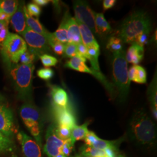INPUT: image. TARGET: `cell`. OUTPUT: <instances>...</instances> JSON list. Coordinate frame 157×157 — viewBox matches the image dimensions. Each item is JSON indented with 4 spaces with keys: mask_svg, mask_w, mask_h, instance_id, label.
<instances>
[{
    "mask_svg": "<svg viewBox=\"0 0 157 157\" xmlns=\"http://www.w3.org/2000/svg\"><path fill=\"white\" fill-rule=\"evenodd\" d=\"M51 113L54 119V123L57 126H66L70 129L77 124V119L72 106L67 108H60L51 106Z\"/></svg>",
    "mask_w": 157,
    "mask_h": 157,
    "instance_id": "cell-10",
    "label": "cell"
},
{
    "mask_svg": "<svg viewBox=\"0 0 157 157\" xmlns=\"http://www.w3.org/2000/svg\"><path fill=\"white\" fill-rule=\"evenodd\" d=\"M19 113L23 123L42 149L43 118L39 109L32 101H27L20 108Z\"/></svg>",
    "mask_w": 157,
    "mask_h": 157,
    "instance_id": "cell-5",
    "label": "cell"
},
{
    "mask_svg": "<svg viewBox=\"0 0 157 157\" xmlns=\"http://www.w3.org/2000/svg\"><path fill=\"white\" fill-rule=\"evenodd\" d=\"M79 150V155L84 157H115L118 154L112 150H102L86 144L80 147Z\"/></svg>",
    "mask_w": 157,
    "mask_h": 157,
    "instance_id": "cell-17",
    "label": "cell"
},
{
    "mask_svg": "<svg viewBox=\"0 0 157 157\" xmlns=\"http://www.w3.org/2000/svg\"><path fill=\"white\" fill-rule=\"evenodd\" d=\"M144 55V47L133 43L129 47L126 54V59L127 62L137 65L143 60Z\"/></svg>",
    "mask_w": 157,
    "mask_h": 157,
    "instance_id": "cell-18",
    "label": "cell"
},
{
    "mask_svg": "<svg viewBox=\"0 0 157 157\" xmlns=\"http://www.w3.org/2000/svg\"><path fill=\"white\" fill-rule=\"evenodd\" d=\"M22 35L29 48L35 52L38 56L51 52L50 46L44 36L34 32L28 26Z\"/></svg>",
    "mask_w": 157,
    "mask_h": 157,
    "instance_id": "cell-9",
    "label": "cell"
},
{
    "mask_svg": "<svg viewBox=\"0 0 157 157\" xmlns=\"http://www.w3.org/2000/svg\"><path fill=\"white\" fill-rule=\"evenodd\" d=\"M117 2L116 0H104L103 1V10L107 11L113 8Z\"/></svg>",
    "mask_w": 157,
    "mask_h": 157,
    "instance_id": "cell-40",
    "label": "cell"
},
{
    "mask_svg": "<svg viewBox=\"0 0 157 157\" xmlns=\"http://www.w3.org/2000/svg\"><path fill=\"white\" fill-rule=\"evenodd\" d=\"M37 75L40 78L48 81L53 78L54 72L50 67H44L39 69L37 71Z\"/></svg>",
    "mask_w": 157,
    "mask_h": 157,
    "instance_id": "cell-35",
    "label": "cell"
},
{
    "mask_svg": "<svg viewBox=\"0 0 157 157\" xmlns=\"http://www.w3.org/2000/svg\"><path fill=\"white\" fill-rule=\"evenodd\" d=\"M50 87L52 105L60 108H67L71 105L69 95L65 90L56 85H52Z\"/></svg>",
    "mask_w": 157,
    "mask_h": 157,
    "instance_id": "cell-14",
    "label": "cell"
},
{
    "mask_svg": "<svg viewBox=\"0 0 157 157\" xmlns=\"http://www.w3.org/2000/svg\"><path fill=\"white\" fill-rule=\"evenodd\" d=\"M77 22L78 23L82 43L87 47H95L100 48V45L95 40L93 33L90 29L83 23L78 22Z\"/></svg>",
    "mask_w": 157,
    "mask_h": 157,
    "instance_id": "cell-22",
    "label": "cell"
},
{
    "mask_svg": "<svg viewBox=\"0 0 157 157\" xmlns=\"http://www.w3.org/2000/svg\"><path fill=\"white\" fill-rule=\"evenodd\" d=\"M63 56L67 58H73L78 56L77 44L72 43H67L65 45Z\"/></svg>",
    "mask_w": 157,
    "mask_h": 157,
    "instance_id": "cell-34",
    "label": "cell"
},
{
    "mask_svg": "<svg viewBox=\"0 0 157 157\" xmlns=\"http://www.w3.org/2000/svg\"><path fill=\"white\" fill-rule=\"evenodd\" d=\"M70 17L69 12H65V15L62 18V21L60 23L58 28L56 29V31L53 33V36L55 39L62 43L64 44H66L68 43V38H67V19Z\"/></svg>",
    "mask_w": 157,
    "mask_h": 157,
    "instance_id": "cell-24",
    "label": "cell"
},
{
    "mask_svg": "<svg viewBox=\"0 0 157 157\" xmlns=\"http://www.w3.org/2000/svg\"><path fill=\"white\" fill-rule=\"evenodd\" d=\"M150 33V32H144L140 34L136 38L134 43L137 44V45L143 47L144 45L147 44L148 42Z\"/></svg>",
    "mask_w": 157,
    "mask_h": 157,
    "instance_id": "cell-38",
    "label": "cell"
},
{
    "mask_svg": "<svg viewBox=\"0 0 157 157\" xmlns=\"http://www.w3.org/2000/svg\"><path fill=\"white\" fill-rule=\"evenodd\" d=\"M23 3L19 4L16 12L10 19V22L14 30L17 33L22 34L27 28L26 19L23 11Z\"/></svg>",
    "mask_w": 157,
    "mask_h": 157,
    "instance_id": "cell-15",
    "label": "cell"
},
{
    "mask_svg": "<svg viewBox=\"0 0 157 157\" xmlns=\"http://www.w3.org/2000/svg\"><path fill=\"white\" fill-rule=\"evenodd\" d=\"M86 59L81 56H76L71 58L65 65V67L75 71L92 75L93 71L86 64Z\"/></svg>",
    "mask_w": 157,
    "mask_h": 157,
    "instance_id": "cell-21",
    "label": "cell"
},
{
    "mask_svg": "<svg viewBox=\"0 0 157 157\" xmlns=\"http://www.w3.org/2000/svg\"><path fill=\"white\" fill-rule=\"evenodd\" d=\"M128 136L136 146L151 150L157 144L156 126L144 109L136 110L128 126Z\"/></svg>",
    "mask_w": 157,
    "mask_h": 157,
    "instance_id": "cell-1",
    "label": "cell"
},
{
    "mask_svg": "<svg viewBox=\"0 0 157 157\" xmlns=\"http://www.w3.org/2000/svg\"><path fill=\"white\" fill-rule=\"evenodd\" d=\"M126 157V156H124V155H122V154H118L117 155H116V157Z\"/></svg>",
    "mask_w": 157,
    "mask_h": 157,
    "instance_id": "cell-44",
    "label": "cell"
},
{
    "mask_svg": "<svg viewBox=\"0 0 157 157\" xmlns=\"http://www.w3.org/2000/svg\"><path fill=\"white\" fill-rule=\"evenodd\" d=\"M17 138L21 145L23 157H43L41 148L34 139L22 131L17 133Z\"/></svg>",
    "mask_w": 157,
    "mask_h": 157,
    "instance_id": "cell-12",
    "label": "cell"
},
{
    "mask_svg": "<svg viewBox=\"0 0 157 157\" xmlns=\"http://www.w3.org/2000/svg\"><path fill=\"white\" fill-rule=\"evenodd\" d=\"M96 33L105 36L112 32V28L102 13H95Z\"/></svg>",
    "mask_w": 157,
    "mask_h": 157,
    "instance_id": "cell-23",
    "label": "cell"
},
{
    "mask_svg": "<svg viewBox=\"0 0 157 157\" xmlns=\"http://www.w3.org/2000/svg\"><path fill=\"white\" fill-rule=\"evenodd\" d=\"M123 46V42L118 36H112L108 41L107 48L114 54L124 50Z\"/></svg>",
    "mask_w": 157,
    "mask_h": 157,
    "instance_id": "cell-29",
    "label": "cell"
},
{
    "mask_svg": "<svg viewBox=\"0 0 157 157\" xmlns=\"http://www.w3.org/2000/svg\"><path fill=\"white\" fill-rule=\"evenodd\" d=\"M80 155V157H84V156H82V155Z\"/></svg>",
    "mask_w": 157,
    "mask_h": 157,
    "instance_id": "cell-46",
    "label": "cell"
},
{
    "mask_svg": "<svg viewBox=\"0 0 157 157\" xmlns=\"http://www.w3.org/2000/svg\"><path fill=\"white\" fill-rule=\"evenodd\" d=\"M27 44L21 36L9 32L1 47L3 61L9 69L12 65L17 64L20 56L27 50Z\"/></svg>",
    "mask_w": 157,
    "mask_h": 157,
    "instance_id": "cell-6",
    "label": "cell"
},
{
    "mask_svg": "<svg viewBox=\"0 0 157 157\" xmlns=\"http://www.w3.org/2000/svg\"><path fill=\"white\" fill-rule=\"evenodd\" d=\"M151 22L148 13L143 11L132 12L124 21L118 30V36L124 43L132 44L137 36L151 32Z\"/></svg>",
    "mask_w": 157,
    "mask_h": 157,
    "instance_id": "cell-2",
    "label": "cell"
},
{
    "mask_svg": "<svg viewBox=\"0 0 157 157\" xmlns=\"http://www.w3.org/2000/svg\"><path fill=\"white\" fill-rule=\"evenodd\" d=\"M27 11L28 12L29 15L31 17H39L41 12V10L40 6H37L34 2H30L29 3L26 7Z\"/></svg>",
    "mask_w": 157,
    "mask_h": 157,
    "instance_id": "cell-36",
    "label": "cell"
},
{
    "mask_svg": "<svg viewBox=\"0 0 157 157\" xmlns=\"http://www.w3.org/2000/svg\"><path fill=\"white\" fill-rule=\"evenodd\" d=\"M88 59L90 61L91 69L95 71L100 72V69L98 63V56H100V48L95 47H88Z\"/></svg>",
    "mask_w": 157,
    "mask_h": 157,
    "instance_id": "cell-27",
    "label": "cell"
},
{
    "mask_svg": "<svg viewBox=\"0 0 157 157\" xmlns=\"http://www.w3.org/2000/svg\"><path fill=\"white\" fill-rule=\"evenodd\" d=\"M23 11L26 19V23L29 28L37 33L44 36L45 38H47L50 32L45 29L43 25L40 22L39 20L37 18H34L33 17L29 15L26 10V6H25V5L23 6Z\"/></svg>",
    "mask_w": 157,
    "mask_h": 157,
    "instance_id": "cell-20",
    "label": "cell"
},
{
    "mask_svg": "<svg viewBox=\"0 0 157 157\" xmlns=\"http://www.w3.org/2000/svg\"><path fill=\"white\" fill-rule=\"evenodd\" d=\"M77 49L78 56L83 57L86 59H88L89 55L87 52V48L86 45H84L82 43H80L77 45Z\"/></svg>",
    "mask_w": 157,
    "mask_h": 157,
    "instance_id": "cell-39",
    "label": "cell"
},
{
    "mask_svg": "<svg viewBox=\"0 0 157 157\" xmlns=\"http://www.w3.org/2000/svg\"><path fill=\"white\" fill-rule=\"evenodd\" d=\"M45 143L43 151L48 157H67L63 152L64 145L67 140L61 139L56 133L55 125L49 126L45 134Z\"/></svg>",
    "mask_w": 157,
    "mask_h": 157,
    "instance_id": "cell-7",
    "label": "cell"
},
{
    "mask_svg": "<svg viewBox=\"0 0 157 157\" xmlns=\"http://www.w3.org/2000/svg\"><path fill=\"white\" fill-rule=\"evenodd\" d=\"M41 63L45 67H55L58 63V59L56 57L48 54H42L39 56Z\"/></svg>",
    "mask_w": 157,
    "mask_h": 157,
    "instance_id": "cell-33",
    "label": "cell"
},
{
    "mask_svg": "<svg viewBox=\"0 0 157 157\" xmlns=\"http://www.w3.org/2000/svg\"><path fill=\"white\" fill-rule=\"evenodd\" d=\"M0 132L12 140L15 132L13 112L10 108L1 104H0Z\"/></svg>",
    "mask_w": 157,
    "mask_h": 157,
    "instance_id": "cell-13",
    "label": "cell"
},
{
    "mask_svg": "<svg viewBox=\"0 0 157 157\" xmlns=\"http://www.w3.org/2000/svg\"><path fill=\"white\" fill-rule=\"evenodd\" d=\"M5 101H6V98L4 97V95H2V94L0 93V102H4Z\"/></svg>",
    "mask_w": 157,
    "mask_h": 157,
    "instance_id": "cell-43",
    "label": "cell"
},
{
    "mask_svg": "<svg viewBox=\"0 0 157 157\" xmlns=\"http://www.w3.org/2000/svg\"><path fill=\"white\" fill-rule=\"evenodd\" d=\"M73 7L76 21L86 25L93 33L97 34L95 26V12L91 9L88 3L84 1H73Z\"/></svg>",
    "mask_w": 157,
    "mask_h": 157,
    "instance_id": "cell-8",
    "label": "cell"
},
{
    "mask_svg": "<svg viewBox=\"0 0 157 157\" xmlns=\"http://www.w3.org/2000/svg\"><path fill=\"white\" fill-rule=\"evenodd\" d=\"M19 6V3L15 0H0V11L9 15L12 16Z\"/></svg>",
    "mask_w": 157,
    "mask_h": 157,
    "instance_id": "cell-28",
    "label": "cell"
},
{
    "mask_svg": "<svg viewBox=\"0 0 157 157\" xmlns=\"http://www.w3.org/2000/svg\"><path fill=\"white\" fill-rule=\"evenodd\" d=\"M89 122H86L82 125H75L71 129V139L73 143L76 141L81 140H84V137L89 132L88 129V126Z\"/></svg>",
    "mask_w": 157,
    "mask_h": 157,
    "instance_id": "cell-26",
    "label": "cell"
},
{
    "mask_svg": "<svg viewBox=\"0 0 157 157\" xmlns=\"http://www.w3.org/2000/svg\"><path fill=\"white\" fill-rule=\"evenodd\" d=\"M37 56H39L35 52L29 48L21 56L19 62L21 63L20 64L23 65L32 64L36 61Z\"/></svg>",
    "mask_w": 157,
    "mask_h": 157,
    "instance_id": "cell-30",
    "label": "cell"
},
{
    "mask_svg": "<svg viewBox=\"0 0 157 157\" xmlns=\"http://www.w3.org/2000/svg\"><path fill=\"white\" fill-rule=\"evenodd\" d=\"M54 125H55L56 133L61 139H62L63 140H67L71 139V129L66 126H57L55 124Z\"/></svg>",
    "mask_w": 157,
    "mask_h": 157,
    "instance_id": "cell-31",
    "label": "cell"
},
{
    "mask_svg": "<svg viewBox=\"0 0 157 157\" xmlns=\"http://www.w3.org/2000/svg\"><path fill=\"white\" fill-rule=\"evenodd\" d=\"M8 25V22H0V47L2 45L9 33Z\"/></svg>",
    "mask_w": 157,
    "mask_h": 157,
    "instance_id": "cell-37",
    "label": "cell"
},
{
    "mask_svg": "<svg viewBox=\"0 0 157 157\" xmlns=\"http://www.w3.org/2000/svg\"><path fill=\"white\" fill-rule=\"evenodd\" d=\"M11 17V15H9L5 12L0 11V22L10 23Z\"/></svg>",
    "mask_w": 157,
    "mask_h": 157,
    "instance_id": "cell-41",
    "label": "cell"
},
{
    "mask_svg": "<svg viewBox=\"0 0 157 157\" xmlns=\"http://www.w3.org/2000/svg\"><path fill=\"white\" fill-rule=\"evenodd\" d=\"M124 137L116 140H105L99 138L95 133L89 131L84 137L85 144L102 150H112L118 152L119 147Z\"/></svg>",
    "mask_w": 157,
    "mask_h": 157,
    "instance_id": "cell-11",
    "label": "cell"
},
{
    "mask_svg": "<svg viewBox=\"0 0 157 157\" xmlns=\"http://www.w3.org/2000/svg\"><path fill=\"white\" fill-rule=\"evenodd\" d=\"M80 157V155H79V154H78V155H74V156H70L69 157Z\"/></svg>",
    "mask_w": 157,
    "mask_h": 157,
    "instance_id": "cell-45",
    "label": "cell"
},
{
    "mask_svg": "<svg viewBox=\"0 0 157 157\" xmlns=\"http://www.w3.org/2000/svg\"><path fill=\"white\" fill-rule=\"evenodd\" d=\"M51 1L49 0H34L33 1L34 3H35L36 4H37V6H44L48 5Z\"/></svg>",
    "mask_w": 157,
    "mask_h": 157,
    "instance_id": "cell-42",
    "label": "cell"
},
{
    "mask_svg": "<svg viewBox=\"0 0 157 157\" xmlns=\"http://www.w3.org/2000/svg\"><path fill=\"white\" fill-rule=\"evenodd\" d=\"M147 96L150 103L152 115L154 119H157V72H155L154 78L147 90Z\"/></svg>",
    "mask_w": 157,
    "mask_h": 157,
    "instance_id": "cell-19",
    "label": "cell"
},
{
    "mask_svg": "<svg viewBox=\"0 0 157 157\" xmlns=\"http://www.w3.org/2000/svg\"><path fill=\"white\" fill-rule=\"evenodd\" d=\"M136 71L134 82L139 84H144L147 82V72L145 69L139 65H136Z\"/></svg>",
    "mask_w": 157,
    "mask_h": 157,
    "instance_id": "cell-32",
    "label": "cell"
},
{
    "mask_svg": "<svg viewBox=\"0 0 157 157\" xmlns=\"http://www.w3.org/2000/svg\"><path fill=\"white\" fill-rule=\"evenodd\" d=\"M0 152L11 157H17L16 146L11 139L0 132Z\"/></svg>",
    "mask_w": 157,
    "mask_h": 157,
    "instance_id": "cell-25",
    "label": "cell"
},
{
    "mask_svg": "<svg viewBox=\"0 0 157 157\" xmlns=\"http://www.w3.org/2000/svg\"><path fill=\"white\" fill-rule=\"evenodd\" d=\"M112 73L113 85L118 90L119 101L122 103L124 102L129 95L130 84L124 51L113 54Z\"/></svg>",
    "mask_w": 157,
    "mask_h": 157,
    "instance_id": "cell-4",
    "label": "cell"
},
{
    "mask_svg": "<svg viewBox=\"0 0 157 157\" xmlns=\"http://www.w3.org/2000/svg\"><path fill=\"white\" fill-rule=\"evenodd\" d=\"M68 43L78 44L82 43L78 23L75 18L71 16L67 19V23Z\"/></svg>",
    "mask_w": 157,
    "mask_h": 157,
    "instance_id": "cell-16",
    "label": "cell"
},
{
    "mask_svg": "<svg viewBox=\"0 0 157 157\" xmlns=\"http://www.w3.org/2000/svg\"><path fill=\"white\" fill-rule=\"evenodd\" d=\"M33 63L29 65L14 64L10 68L13 87L18 97L25 102L32 101Z\"/></svg>",
    "mask_w": 157,
    "mask_h": 157,
    "instance_id": "cell-3",
    "label": "cell"
}]
</instances>
